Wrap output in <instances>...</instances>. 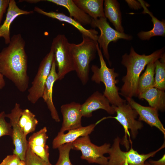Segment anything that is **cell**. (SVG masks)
Instances as JSON below:
<instances>
[{
    "instance_id": "obj_20",
    "label": "cell",
    "mask_w": 165,
    "mask_h": 165,
    "mask_svg": "<svg viewBox=\"0 0 165 165\" xmlns=\"http://www.w3.org/2000/svg\"><path fill=\"white\" fill-rule=\"evenodd\" d=\"M46 1L64 7L69 12L70 16L83 26L91 24L92 18L79 7L73 0H46Z\"/></svg>"
},
{
    "instance_id": "obj_18",
    "label": "cell",
    "mask_w": 165,
    "mask_h": 165,
    "mask_svg": "<svg viewBox=\"0 0 165 165\" xmlns=\"http://www.w3.org/2000/svg\"><path fill=\"white\" fill-rule=\"evenodd\" d=\"M56 67L54 58L50 74L45 84L42 98L46 103L52 119L56 122H59L60 119L53 100V86L55 82L57 80V75Z\"/></svg>"
},
{
    "instance_id": "obj_34",
    "label": "cell",
    "mask_w": 165,
    "mask_h": 165,
    "mask_svg": "<svg viewBox=\"0 0 165 165\" xmlns=\"http://www.w3.org/2000/svg\"><path fill=\"white\" fill-rule=\"evenodd\" d=\"M148 162L152 165H165V155L164 154L162 157L158 160H151Z\"/></svg>"
},
{
    "instance_id": "obj_13",
    "label": "cell",
    "mask_w": 165,
    "mask_h": 165,
    "mask_svg": "<svg viewBox=\"0 0 165 165\" xmlns=\"http://www.w3.org/2000/svg\"><path fill=\"white\" fill-rule=\"evenodd\" d=\"M81 104L75 102L63 105L61 111L63 117V122L60 132L80 127L82 126V117L80 110Z\"/></svg>"
},
{
    "instance_id": "obj_7",
    "label": "cell",
    "mask_w": 165,
    "mask_h": 165,
    "mask_svg": "<svg viewBox=\"0 0 165 165\" xmlns=\"http://www.w3.org/2000/svg\"><path fill=\"white\" fill-rule=\"evenodd\" d=\"M110 147L109 143H105L100 146L94 144L88 135L79 138L72 142V149L80 151L82 153L81 158L89 163L108 165V157L104 155L108 153Z\"/></svg>"
},
{
    "instance_id": "obj_17",
    "label": "cell",
    "mask_w": 165,
    "mask_h": 165,
    "mask_svg": "<svg viewBox=\"0 0 165 165\" xmlns=\"http://www.w3.org/2000/svg\"><path fill=\"white\" fill-rule=\"evenodd\" d=\"M34 11L49 17L68 23L76 28L82 35H86L97 41L98 36L97 31L94 29H86L73 18L63 13L53 11L47 12L37 6L35 7Z\"/></svg>"
},
{
    "instance_id": "obj_19",
    "label": "cell",
    "mask_w": 165,
    "mask_h": 165,
    "mask_svg": "<svg viewBox=\"0 0 165 165\" xmlns=\"http://www.w3.org/2000/svg\"><path fill=\"white\" fill-rule=\"evenodd\" d=\"M96 125L93 124L69 130L66 134L59 131L53 141V148H58L63 145L73 142L79 138L89 135L94 131Z\"/></svg>"
},
{
    "instance_id": "obj_23",
    "label": "cell",
    "mask_w": 165,
    "mask_h": 165,
    "mask_svg": "<svg viewBox=\"0 0 165 165\" xmlns=\"http://www.w3.org/2000/svg\"><path fill=\"white\" fill-rule=\"evenodd\" d=\"M140 99H144L150 107L157 110L163 112L165 109V93L164 91L153 87L150 88L138 96Z\"/></svg>"
},
{
    "instance_id": "obj_6",
    "label": "cell",
    "mask_w": 165,
    "mask_h": 165,
    "mask_svg": "<svg viewBox=\"0 0 165 165\" xmlns=\"http://www.w3.org/2000/svg\"><path fill=\"white\" fill-rule=\"evenodd\" d=\"M70 42L64 34H58L52 41L51 47L54 51L55 60L57 68V80L63 79L66 74L75 71Z\"/></svg>"
},
{
    "instance_id": "obj_37",
    "label": "cell",
    "mask_w": 165,
    "mask_h": 165,
    "mask_svg": "<svg viewBox=\"0 0 165 165\" xmlns=\"http://www.w3.org/2000/svg\"><path fill=\"white\" fill-rule=\"evenodd\" d=\"M145 165H152L150 164V163H149L148 162H147L146 161L145 162Z\"/></svg>"
},
{
    "instance_id": "obj_11",
    "label": "cell",
    "mask_w": 165,
    "mask_h": 165,
    "mask_svg": "<svg viewBox=\"0 0 165 165\" xmlns=\"http://www.w3.org/2000/svg\"><path fill=\"white\" fill-rule=\"evenodd\" d=\"M113 106L116 116L106 117L103 119L109 118H114L122 126L126 135L127 134L130 136L129 130H130L132 137L135 138L138 134V130L143 126L141 121L136 120L138 116L137 113L127 102L119 106Z\"/></svg>"
},
{
    "instance_id": "obj_15",
    "label": "cell",
    "mask_w": 165,
    "mask_h": 165,
    "mask_svg": "<svg viewBox=\"0 0 165 165\" xmlns=\"http://www.w3.org/2000/svg\"><path fill=\"white\" fill-rule=\"evenodd\" d=\"M47 128L44 127L29 138L28 146L37 156L47 162L49 160V147L46 144L48 137Z\"/></svg>"
},
{
    "instance_id": "obj_14",
    "label": "cell",
    "mask_w": 165,
    "mask_h": 165,
    "mask_svg": "<svg viewBox=\"0 0 165 165\" xmlns=\"http://www.w3.org/2000/svg\"><path fill=\"white\" fill-rule=\"evenodd\" d=\"M127 103L135 110L139 116L138 120L143 121L151 127L157 128L165 136V129L160 120L158 111L151 107L141 105L136 102L132 98H125Z\"/></svg>"
},
{
    "instance_id": "obj_22",
    "label": "cell",
    "mask_w": 165,
    "mask_h": 165,
    "mask_svg": "<svg viewBox=\"0 0 165 165\" xmlns=\"http://www.w3.org/2000/svg\"><path fill=\"white\" fill-rule=\"evenodd\" d=\"M104 15L119 32L123 33L122 25V16L119 4L116 0H105L104 3Z\"/></svg>"
},
{
    "instance_id": "obj_10",
    "label": "cell",
    "mask_w": 165,
    "mask_h": 165,
    "mask_svg": "<svg viewBox=\"0 0 165 165\" xmlns=\"http://www.w3.org/2000/svg\"><path fill=\"white\" fill-rule=\"evenodd\" d=\"M22 109L20 105L16 103L11 112L6 114L9 119L12 129V138L15 148L13 153L17 155L21 160L24 161L28 146V141L18 124V120Z\"/></svg>"
},
{
    "instance_id": "obj_8",
    "label": "cell",
    "mask_w": 165,
    "mask_h": 165,
    "mask_svg": "<svg viewBox=\"0 0 165 165\" xmlns=\"http://www.w3.org/2000/svg\"><path fill=\"white\" fill-rule=\"evenodd\" d=\"M54 58L53 50L50 47V51L41 62L31 86L28 90L27 98L32 104H35L42 98L45 84Z\"/></svg>"
},
{
    "instance_id": "obj_30",
    "label": "cell",
    "mask_w": 165,
    "mask_h": 165,
    "mask_svg": "<svg viewBox=\"0 0 165 165\" xmlns=\"http://www.w3.org/2000/svg\"><path fill=\"white\" fill-rule=\"evenodd\" d=\"M6 114L4 111L0 113V138L6 135L12 136V127L10 123L6 120Z\"/></svg>"
},
{
    "instance_id": "obj_27",
    "label": "cell",
    "mask_w": 165,
    "mask_h": 165,
    "mask_svg": "<svg viewBox=\"0 0 165 165\" xmlns=\"http://www.w3.org/2000/svg\"><path fill=\"white\" fill-rule=\"evenodd\" d=\"M155 69L154 87L163 91L165 90V58L164 55L160 60L155 62Z\"/></svg>"
},
{
    "instance_id": "obj_3",
    "label": "cell",
    "mask_w": 165,
    "mask_h": 165,
    "mask_svg": "<svg viewBox=\"0 0 165 165\" xmlns=\"http://www.w3.org/2000/svg\"><path fill=\"white\" fill-rule=\"evenodd\" d=\"M96 46L100 67L99 68L95 65L92 66L91 69L93 74L91 80L99 84L101 82L104 83L105 89L103 94L112 105L116 106L120 105L127 101L120 97L119 92V90L116 86L119 82L116 78L119 75L115 72L114 68H110L107 66L97 42Z\"/></svg>"
},
{
    "instance_id": "obj_26",
    "label": "cell",
    "mask_w": 165,
    "mask_h": 165,
    "mask_svg": "<svg viewBox=\"0 0 165 165\" xmlns=\"http://www.w3.org/2000/svg\"><path fill=\"white\" fill-rule=\"evenodd\" d=\"M18 124L27 136L28 134L35 131L38 121L35 115L29 109H22L19 117Z\"/></svg>"
},
{
    "instance_id": "obj_24",
    "label": "cell",
    "mask_w": 165,
    "mask_h": 165,
    "mask_svg": "<svg viewBox=\"0 0 165 165\" xmlns=\"http://www.w3.org/2000/svg\"><path fill=\"white\" fill-rule=\"evenodd\" d=\"M74 2L93 19L105 17L103 0H73Z\"/></svg>"
},
{
    "instance_id": "obj_33",
    "label": "cell",
    "mask_w": 165,
    "mask_h": 165,
    "mask_svg": "<svg viewBox=\"0 0 165 165\" xmlns=\"http://www.w3.org/2000/svg\"><path fill=\"white\" fill-rule=\"evenodd\" d=\"M128 5L132 8L135 9H138L141 7L140 2L138 1L134 0H126Z\"/></svg>"
},
{
    "instance_id": "obj_16",
    "label": "cell",
    "mask_w": 165,
    "mask_h": 165,
    "mask_svg": "<svg viewBox=\"0 0 165 165\" xmlns=\"http://www.w3.org/2000/svg\"><path fill=\"white\" fill-rule=\"evenodd\" d=\"M5 20L0 26V38H3L6 44L10 42V28L11 24L18 16L21 15H29L34 13L33 11H27L20 8L14 0H9Z\"/></svg>"
},
{
    "instance_id": "obj_9",
    "label": "cell",
    "mask_w": 165,
    "mask_h": 165,
    "mask_svg": "<svg viewBox=\"0 0 165 165\" xmlns=\"http://www.w3.org/2000/svg\"><path fill=\"white\" fill-rule=\"evenodd\" d=\"M93 28H97L100 31L97 42L99 48L103 50V53L109 64V55L108 52V46L112 42H115L119 39H123L130 40L132 39L131 35L123 33L118 32L110 25L106 17H101L96 19H92L90 24Z\"/></svg>"
},
{
    "instance_id": "obj_28",
    "label": "cell",
    "mask_w": 165,
    "mask_h": 165,
    "mask_svg": "<svg viewBox=\"0 0 165 165\" xmlns=\"http://www.w3.org/2000/svg\"><path fill=\"white\" fill-rule=\"evenodd\" d=\"M72 142L63 145L58 148L59 152L58 160L54 165H74L69 158V153L72 148Z\"/></svg>"
},
{
    "instance_id": "obj_29",
    "label": "cell",
    "mask_w": 165,
    "mask_h": 165,
    "mask_svg": "<svg viewBox=\"0 0 165 165\" xmlns=\"http://www.w3.org/2000/svg\"><path fill=\"white\" fill-rule=\"evenodd\" d=\"M25 165H52L50 162L42 160L37 156L28 146L24 160Z\"/></svg>"
},
{
    "instance_id": "obj_32",
    "label": "cell",
    "mask_w": 165,
    "mask_h": 165,
    "mask_svg": "<svg viewBox=\"0 0 165 165\" xmlns=\"http://www.w3.org/2000/svg\"><path fill=\"white\" fill-rule=\"evenodd\" d=\"M9 0H0V26L3 16L8 7Z\"/></svg>"
},
{
    "instance_id": "obj_12",
    "label": "cell",
    "mask_w": 165,
    "mask_h": 165,
    "mask_svg": "<svg viewBox=\"0 0 165 165\" xmlns=\"http://www.w3.org/2000/svg\"><path fill=\"white\" fill-rule=\"evenodd\" d=\"M110 104L103 94L96 91L81 105V113L82 116L89 118L92 116L93 112L101 109L110 114H113L116 113L115 110L113 106Z\"/></svg>"
},
{
    "instance_id": "obj_5",
    "label": "cell",
    "mask_w": 165,
    "mask_h": 165,
    "mask_svg": "<svg viewBox=\"0 0 165 165\" xmlns=\"http://www.w3.org/2000/svg\"><path fill=\"white\" fill-rule=\"evenodd\" d=\"M121 140L118 136L115 138L108 154V165H145L146 160L155 156L165 147L164 143L155 151L146 154H140L132 148L128 151H122L120 147Z\"/></svg>"
},
{
    "instance_id": "obj_21",
    "label": "cell",
    "mask_w": 165,
    "mask_h": 165,
    "mask_svg": "<svg viewBox=\"0 0 165 165\" xmlns=\"http://www.w3.org/2000/svg\"><path fill=\"white\" fill-rule=\"evenodd\" d=\"M143 9L142 13H147L151 17L153 27L152 30L148 31H142L138 34V36L143 40H149L152 37L155 36H164L165 35V21L164 20L160 21L153 16L147 8V5L144 1L138 0Z\"/></svg>"
},
{
    "instance_id": "obj_35",
    "label": "cell",
    "mask_w": 165,
    "mask_h": 165,
    "mask_svg": "<svg viewBox=\"0 0 165 165\" xmlns=\"http://www.w3.org/2000/svg\"><path fill=\"white\" fill-rule=\"evenodd\" d=\"M5 85V81L3 75L0 72V90L2 89Z\"/></svg>"
},
{
    "instance_id": "obj_36",
    "label": "cell",
    "mask_w": 165,
    "mask_h": 165,
    "mask_svg": "<svg viewBox=\"0 0 165 165\" xmlns=\"http://www.w3.org/2000/svg\"><path fill=\"white\" fill-rule=\"evenodd\" d=\"M18 165H25V163L24 161L21 160L20 162Z\"/></svg>"
},
{
    "instance_id": "obj_1",
    "label": "cell",
    "mask_w": 165,
    "mask_h": 165,
    "mask_svg": "<svg viewBox=\"0 0 165 165\" xmlns=\"http://www.w3.org/2000/svg\"><path fill=\"white\" fill-rule=\"evenodd\" d=\"M8 45L0 52V72L11 81L20 91L24 92L29 83L25 41L19 33L12 36Z\"/></svg>"
},
{
    "instance_id": "obj_31",
    "label": "cell",
    "mask_w": 165,
    "mask_h": 165,
    "mask_svg": "<svg viewBox=\"0 0 165 165\" xmlns=\"http://www.w3.org/2000/svg\"><path fill=\"white\" fill-rule=\"evenodd\" d=\"M21 160L17 155L13 154L7 155L0 163V165H18Z\"/></svg>"
},
{
    "instance_id": "obj_25",
    "label": "cell",
    "mask_w": 165,
    "mask_h": 165,
    "mask_svg": "<svg viewBox=\"0 0 165 165\" xmlns=\"http://www.w3.org/2000/svg\"><path fill=\"white\" fill-rule=\"evenodd\" d=\"M154 62H152L148 64L144 72L140 76L138 85L137 96L147 90L154 87Z\"/></svg>"
},
{
    "instance_id": "obj_4",
    "label": "cell",
    "mask_w": 165,
    "mask_h": 165,
    "mask_svg": "<svg viewBox=\"0 0 165 165\" xmlns=\"http://www.w3.org/2000/svg\"><path fill=\"white\" fill-rule=\"evenodd\" d=\"M82 40L80 43H69L75 71L83 85L89 79L90 64L95 58L97 51L95 41L90 37L82 35Z\"/></svg>"
},
{
    "instance_id": "obj_2",
    "label": "cell",
    "mask_w": 165,
    "mask_h": 165,
    "mask_svg": "<svg viewBox=\"0 0 165 165\" xmlns=\"http://www.w3.org/2000/svg\"><path fill=\"white\" fill-rule=\"evenodd\" d=\"M164 52L163 48L150 55H140L131 47L129 54L126 53L123 55L121 63L126 68L127 73L122 79L123 84L119 94L125 98L137 96L138 82L141 74L148 64L155 62L165 55Z\"/></svg>"
}]
</instances>
